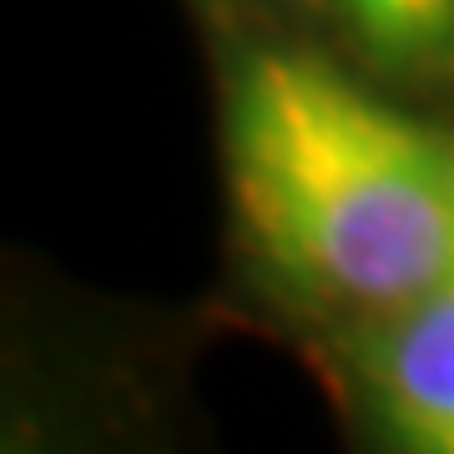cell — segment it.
Wrapping results in <instances>:
<instances>
[{
    "label": "cell",
    "mask_w": 454,
    "mask_h": 454,
    "mask_svg": "<svg viewBox=\"0 0 454 454\" xmlns=\"http://www.w3.org/2000/svg\"><path fill=\"white\" fill-rule=\"evenodd\" d=\"M11 454H16V450H11Z\"/></svg>",
    "instance_id": "obj_4"
},
{
    "label": "cell",
    "mask_w": 454,
    "mask_h": 454,
    "mask_svg": "<svg viewBox=\"0 0 454 454\" xmlns=\"http://www.w3.org/2000/svg\"><path fill=\"white\" fill-rule=\"evenodd\" d=\"M227 182L278 273L358 313L454 278V142L303 51H253L227 97Z\"/></svg>",
    "instance_id": "obj_1"
},
{
    "label": "cell",
    "mask_w": 454,
    "mask_h": 454,
    "mask_svg": "<svg viewBox=\"0 0 454 454\" xmlns=\"http://www.w3.org/2000/svg\"><path fill=\"white\" fill-rule=\"evenodd\" d=\"M379 61L444 76L454 71V0H343Z\"/></svg>",
    "instance_id": "obj_3"
},
{
    "label": "cell",
    "mask_w": 454,
    "mask_h": 454,
    "mask_svg": "<svg viewBox=\"0 0 454 454\" xmlns=\"http://www.w3.org/2000/svg\"><path fill=\"white\" fill-rule=\"evenodd\" d=\"M358 373L399 454H454V278L379 313L358 343Z\"/></svg>",
    "instance_id": "obj_2"
}]
</instances>
